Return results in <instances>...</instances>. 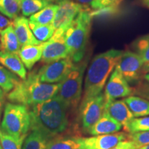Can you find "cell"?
Here are the masks:
<instances>
[{
	"label": "cell",
	"instance_id": "1",
	"mask_svg": "<svg viewBox=\"0 0 149 149\" xmlns=\"http://www.w3.org/2000/svg\"><path fill=\"white\" fill-rule=\"evenodd\" d=\"M67 109L57 96L31 106L29 110L31 130L51 139L59 136L68 127Z\"/></svg>",
	"mask_w": 149,
	"mask_h": 149
},
{
	"label": "cell",
	"instance_id": "13",
	"mask_svg": "<svg viewBox=\"0 0 149 149\" xmlns=\"http://www.w3.org/2000/svg\"><path fill=\"white\" fill-rule=\"evenodd\" d=\"M84 8H86L82 5L71 0H65L59 3L58 8L52 23L55 31L68 26Z\"/></svg>",
	"mask_w": 149,
	"mask_h": 149
},
{
	"label": "cell",
	"instance_id": "28",
	"mask_svg": "<svg viewBox=\"0 0 149 149\" xmlns=\"http://www.w3.org/2000/svg\"><path fill=\"white\" fill-rule=\"evenodd\" d=\"M135 53L140 56L145 63L149 62V34L137 38L132 44Z\"/></svg>",
	"mask_w": 149,
	"mask_h": 149
},
{
	"label": "cell",
	"instance_id": "20",
	"mask_svg": "<svg viewBox=\"0 0 149 149\" xmlns=\"http://www.w3.org/2000/svg\"><path fill=\"white\" fill-rule=\"evenodd\" d=\"M57 8H58V4L51 3L30 17L29 22L41 25L52 24Z\"/></svg>",
	"mask_w": 149,
	"mask_h": 149
},
{
	"label": "cell",
	"instance_id": "17",
	"mask_svg": "<svg viewBox=\"0 0 149 149\" xmlns=\"http://www.w3.org/2000/svg\"><path fill=\"white\" fill-rule=\"evenodd\" d=\"M0 64L13 72L20 79H25L27 70L17 53L0 51Z\"/></svg>",
	"mask_w": 149,
	"mask_h": 149
},
{
	"label": "cell",
	"instance_id": "42",
	"mask_svg": "<svg viewBox=\"0 0 149 149\" xmlns=\"http://www.w3.org/2000/svg\"><path fill=\"white\" fill-rule=\"evenodd\" d=\"M0 149H2V148H1V146H0Z\"/></svg>",
	"mask_w": 149,
	"mask_h": 149
},
{
	"label": "cell",
	"instance_id": "16",
	"mask_svg": "<svg viewBox=\"0 0 149 149\" xmlns=\"http://www.w3.org/2000/svg\"><path fill=\"white\" fill-rule=\"evenodd\" d=\"M122 126L113 118L104 109V113L100 120L88 130V133L92 135H108L118 133Z\"/></svg>",
	"mask_w": 149,
	"mask_h": 149
},
{
	"label": "cell",
	"instance_id": "3",
	"mask_svg": "<svg viewBox=\"0 0 149 149\" xmlns=\"http://www.w3.org/2000/svg\"><path fill=\"white\" fill-rule=\"evenodd\" d=\"M59 84L44 83L40 80L38 70L27 74L25 79L19 81L7 95L12 103L31 106L42 103L53 98L58 92Z\"/></svg>",
	"mask_w": 149,
	"mask_h": 149
},
{
	"label": "cell",
	"instance_id": "10",
	"mask_svg": "<svg viewBox=\"0 0 149 149\" xmlns=\"http://www.w3.org/2000/svg\"><path fill=\"white\" fill-rule=\"evenodd\" d=\"M144 64V61L138 54L128 51L123 53L115 69L122 74L128 82L133 84L139 79Z\"/></svg>",
	"mask_w": 149,
	"mask_h": 149
},
{
	"label": "cell",
	"instance_id": "30",
	"mask_svg": "<svg viewBox=\"0 0 149 149\" xmlns=\"http://www.w3.org/2000/svg\"><path fill=\"white\" fill-rule=\"evenodd\" d=\"M124 131L130 134L149 131V116L133 118Z\"/></svg>",
	"mask_w": 149,
	"mask_h": 149
},
{
	"label": "cell",
	"instance_id": "32",
	"mask_svg": "<svg viewBox=\"0 0 149 149\" xmlns=\"http://www.w3.org/2000/svg\"><path fill=\"white\" fill-rule=\"evenodd\" d=\"M76 1L89 10H91V8L96 10L100 8V4L102 0H76Z\"/></svg>",
	"mask_w": 149,
	"mask_h": 149
},
{
	"label": "cell",
	"instance_id": "40",
	"mask_svg": "<svg viewBox=\"0 0 149 149\" xmlns=\"http://www.w3.org/2000/svg\"><path fill=\"white\" fill-rule=\"evenodd\" d=\"M137 149H149V144L144 145V146L139 147V148H137Z\"/></svg>",
	"mask_w": 149,
	"mask_h": 149
},
{
	"label": "cell",
	"instance_id": "24",
	"mask_svg": "<svg viewBox=\"0 0 149 149\" xmlns=\"http://www.w3.org/2000/svg\"><path fill=\"white\" fill-rule=\"evenodd\" d=\"M19 81L20 79L17 77L15 74L0 65V88L2 89L3 92H10Z\"/></svg>",
	"mask_w": 149,
	"mask_h": 149
},
{
	"label": "cell",
	"instance_id": "21",
	"mask_svg": "<svg viewBox=\"0 0 149 149\" xmlns=\"http://www.w3.org/2000/svg\"><path fill=\"white\" fill-rule=\"evenodd\" d=\"M124 100L134 117L149 116V101L148 100L135 96H130Z\"/></svg>",
	"mask_w": 149,
	"mask_h": 149
},
{
	"label": "cell",
	"instance_id": "33",
	"mask_svg": "<svg viewBox=\"0 0 149 149\" xmlns=\"http://www.w3.org/2000/svg\"><path fill=\"white\" fill-rule=\"evenodd\" d=\"M138 148L134 141L131 140H124L110 149H137Z\"/></svg>",
	"mask_w": 149,
	"mask_h": 149
},
{
	"label": "cell",
	"instance_id": "5",
	"mask_svg": "<svg viewBox=\"0 0 149 149\" xmlns=\"http://www.w3.org/2000/svg\"><path fill=\"white\" fill-rule=\"evenodd\" d=\"M86 65V61L75 64L71 71L59 83L56 96L60 99L68 109H76L81 101L84 73Z\"/></svg>",
	"mask_w": 149,
	"mask_h": 149
},
{
	"label": "cell",
	"instance_id": "18",
	"mask_svg": "<svg viewBox=\"0 0 149 149\" xmlns=\"http://www.w3.org/2000/svg\"><path fill=\"white\" fill-rule=\"evenodd\" d=\"M44 42L37 45H26L22 46L18 55L27 69L31 70L37 61L42 59Z\"/></svg>",
	"mask_w": 149,
	"mask_h": 149
},
{
	"label": "cell",
	"instance_id": "35",
	"mask_svg": "<svg viewBox=\"0 0 149 149\" xmlns=\"http://www.w3.org/2000/svg\"><path fill=\"white\" fill-rule=\"evenodd\" d=\"M12 24L13 22L0 13V33Z\"/></svg>",
	"mask_w": 149,
	"mask_h": 149
},
{
	"label": "cell",
	"instance_id": "4",
	"mask_svg": "<svg viewBox=\"0 0 149 149\" xmlns=\"http://www.w3.org/2000/svg\"><path fill=\"white\" fill-rule=\"evenodd\" d=\"M91 12L84 8L65 29V41L69 57L74 64L82 61L84 57L93 18Z\"/></svg>",
	"mask_w": 149,
	"mask_h": 149
},
{
	"label": "cell",
	"instance_id": "7",
	"mask_svg": "<svg viewBox=\"0 0 149 149\" xmlns=\"http://www.w3.org/2000/svg\"><path fill=\"white\" fill-rule=\"evenodd\" d=\"M104 95L100 93L86 101L81 102L79 107V122L84 131L88 133L103 114L105 109Z\"/></svg>",
	"mask_w": 149,
	"mask_h": 149
},
{
	"label": "cell",
	"instance_id": "36",
	"mask_svg": "<svg viewBox=\"0 0 149 149\" xmlns=\"http://www.w3.org/2000/svg\"><path fill=\"white\" fill-rule=\"evenodd\" d=\"M4 92L2 89L0 88V117H1L3 107H4Z\"/></svg>",
	"mask_w": 149,
	"mask_h": 149
},
{
	"label": "cell",
	"instance_id": "29",
	"mask_svg": "<svg viewBox=\"0 0 149 149\" xmlns=\"http://www.w3.org/2000/svg\"><path fill=\"white\" fill-rule=\"evenodd\" d=\"M26 137L17 138L5 133L0 127V145L2 149H22Z\"/></svg>",
	"mask_w": 149,
	"mask_h": 149
},
{
	"label": "cell",
	"instance_id": "27",
	"mask_svg": "<svg viewBox=\"0 0 149 149\" xmlns=\"http://www.w3.org/2000/svg\"><path fill=\"white\" fill-rule=\"evenodd\" d=\"M49 4L45 0H22V13L26 17H31Z\"/></svg>",
	"mask_w": 149,
	"mask_h": 149
},
{
	"label": "cell",
	"instance_id": "23",
	"mask_svg": "<svg viewBox=\"0 0 149 149\" xmlns=\"http://www.w3.org/2000/svg\"><path fill=\"white\" fill-rule=\"evenodd\" d=\"M22 8V0H0V13L10 19L19 17Z\"/></svg>",
	"mask_w": 149,
	"mask_h": 149
},
{
	"label": "cell",
	"instance_id": "9",
	"mask_svg": "<svg viewBox=\"0 0 149 149\" xmlns=\"http://www.w3.org/2000/svg\"><path fill=\"white\" fill-rule=\"evenodd\" d=\"M74 64L69 56L66 58L46 64L38 70L39 78L44 83L61 82L71 71Z\"/></svg>",
	"mask_w": 149,
	"mask_h": 149
},
{
	"label": "cell",
	"instance_id": "22",
	"mask_svg": "<svg viewBox=\"0 0 149 149\" xmlns=\"http://www.w3.org/2000/svg\"><path fill=\"white\" fill-rule=\"evenodd\" d=\"M80 143L78 137H57L49 139L46 149H79Z\"/></svg>",
	"mask_w": 149,
	"mask_h": 149
},
{
	"label": "cell",
	"instance_id": "19",
	"mask_svg": "<svg viewBox=\"0 0 149 149\" xmlns=\"http://www.w3.org/2000/svg\"><path fill=\"white\" fill-rule=\"evenodd\" d=\"M21 47L13 24L0 33V51L18 54Z\"/></svg>",
	"mask_w": 149,
	"mask_h": 149
},
{
	"label": "cell",
	"instance_id": "6",
	"mask_svg": "<svg viewBox=\"0 0 149 149\" xmlns=\"http://www.w3.org/2000/svg\"><path fill=\"white\" fill-rule=\"evenodd\" d=\"M0 127L5 133L17 138L26 137L31 129L29 110L26 106L7 103Z\"/></svg>",
	"mask_w": 149,
	"mask_h": 149
},
{
	"label": "cell",
	"instance_id": "8",
	"mask_svg": "<svg viewBox=\"0 0 149 149\" xmlns=\"http://www.w3.org/2000/svg\"><path fill=\"white\" fill-rule=\"evenodd\" d=\"M66 28L57 29L51 38L44 42L42 61L45 64L66 58L69 56L64 38Z\"/></svg>",
	"mask_w": 149,
	"mask_h": 149
},
{
	"label": "cell",
	"instance_id": "31",
	"mask_svg": "<svg viewBox=\"0 0 149 149\" xmlns=\"http://www.w3.org/2000/svg\"><path fill=\"white\" fill-rule=\"evenodd\" d=\"M128 137H129L128 139L130 140L135 143L138 148L144 146V145L149 144V131L130 134Z\"/></svg>",
	"mask_w": 149,
	"mask_h": 149
},
{
	"label": "cell",
	"instance_id": "41",
	"mask_svg": "<svg viewBox=\"0 0 149 149\" xmlns=\"http://www.w3.org/2000/svg\"><path fill=\"white\" fill-rule=\"evenodd\" d=\"M144 77H145V79H146L147 81H148L149 82V72H148V73H147L146 75H145Z\"/></svg>",
	"mask_w": 149,
	"mask_h": 149
},
{
	"label": "cell",
	"instance_id": "39",
	"mask_svg": "<svg viewBox=\"0 0 149 149\" xmlns=\"http://www.w3.org/2000/svg\"><path fill=\"white\" fill-rule=\"evenodd\" d=\"M45 1H48L49 3H60L61 1H65V0H45Z\"/></svg>",
	"mask_w": 149,
	"mask_h": 149
},
{
	"label": "cell",
	"instance_id": "37",
	"mask_svg": "<svg viewBox=\"0 0 149 149\" xmlns=\"http://www.w3.org/2000/svg\"><path fill=\"white\" fill-rule=\"evenodd\" d=\"M142 72H149V62L145 63L144 64V66H143V68H142Z\"/></svg>",
	"mask_w": 149,
	"mask_h": 149
},
{
	"label": "cell",
	"instance_id": "15",
	"mask_svg": "<svg viewBox=\"0 0 149 149\" xmlns=\"http://www.w3.org/2000/svg\"><path fill=\"white\" fill-rule=\"evenodd\" d=\"M15 33L22 46L41 44L33 33L29 26V20L24 16H19L13 22Z\"/></svg>",
	"mask_w": 149,
	"mask_h": 149
},
{
	"label": "cell",
	"instance_id": "25",
	"mask_svg": "<svg viewBox=\"0 0 149 149\" xmlns=\"http://www.w3.org/2000/svg\"><path fill=\"white\" fill-rule=\"evenodd\" d=\"M49 139L36 131H32L23 143L22 149H46Z\"/></svg>",
	"mask_w": 149,
	"mask_h": 149
},
{
	"label": "cell",
	"instance_id": "34",
	"mask_svg": "<svg viewBox=\"0 0 149 149\" xmlns=\"http://www.w3.org/2000/svg\"><path fill=\"white\" fill-rule=\"evenodd\" d=\"M122 0H102L99 9L104 8L108 6H117L122 2Z\"/></svg>",
	"mask_w": 149,
	"mask_h": 149
},
{
	"label": "cell",
	"instance_id": "43",
	"mask_svg": "<svg viewBox=\"0 0 149 149\" xmlns=\"http://www.w3.org/2000/svg\"><path fill=\"white\" fill-rule=\"evenodd\" d=\"M0 146H1V145H0Z\"/></svg>",
	"mask_w": 149,
	"mask_h": 149
},
{
	"label": "cell",
	"instance_id": "11",
	"mask_svg": "<svg viewBox=\"0 0 149 149\" xmlns=\"http://www.w3.org/2000/svg\"><path fill=\"white\" fill-rule=\"evenodd\" d=\"M127 135L124 133H115L108 135H93L90 137H78L79 149H110L126 140Z\"/></svg>",
	"mask_w": 149,
	"mask_h": 149
},
{
	"label": "cell",
	"instance_id": "26",
	"mask_svg": "<svg viewBox=\"0 0 149 149\" xmlns=\"http://www.w3.org/2000/svg\"><path fill=\"white\" fill-rule=\"evenodd\" d=\"M29 26L35 37L41 42L48 41L55 32V29L52 24L41 25L29 22Z\"/></svg>",
	"mask_w": 149,
	"mask_h": 149
},
{
	"label": "cell",
	"instance_id": "38",
	"mask_svg": "<svg viewBox=\"0 0 149 149\" xmlns=\"http://www.w3.org/2000/svg\"><path fill=\"white\" fill-rule=\"evenodd\" d=\"M141 3L144 6L149 8V0H141Z\"/></svg>",
	"mask_w": 149,
	"mask_h": 149
},
{
	"label": "cell",
	"instance_id": "12",
	"mask_svg": "<svg viewBox=\"0 0 149 149\" xmlns=\"http://www.w3.org/2000/svg\"><path fill=\"white\" fill-rule=\"evenodd\" d=\"M132 93L133 90L126 79L118 70L115 69L106 86L104 93L106 103L117 98L128 97Z\"/></svg>",
	"mask_w": 149,
	"mask_h": 149
},
{
	"label": "cell",
	"instance_id": "14",
	"mask_svg": "<svg viewBox=\"0 0 149 149\" xmlns=\"http://www.w3.org/2000/svg\"><path fill=\"white\" fill-rule=\"evenodd\" d=\"M105 110L111 116L117 121L125 130L134 115L125 100H113L105 104Z\"/></svg>",
	"mask_w": 149,
	"mask_h": 149
},
{
	"label": "cell",
	"instance_id": "2",
	"mask_svg": "<svg viewBox=\"0 0 149 149\" xmlns=\"http://www.w3.org/2000/svg\"><path fill=\"white\" fill-rule=\"evenodd\" d=\"M124 53L120 50L111 49L97 55L91 61L85 77L84 95L81 102L102 93L109 75Z\"/></svg>",
	"mask_w": 149,
	"mask_h": 149
}]
</instances>
